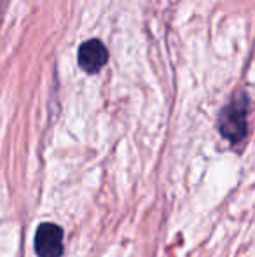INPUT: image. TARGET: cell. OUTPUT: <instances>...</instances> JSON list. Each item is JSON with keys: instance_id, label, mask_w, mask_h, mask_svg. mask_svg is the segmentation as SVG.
<instances>
[{"instance_id": "3957f363", "label": "cell", "mask_w": 255, "mask_h": 257, "mask_svg": "<svg viewBox=\"0 0 255 257\" xmlns=\"http://www.w3.org/2000/svg\"><path fill=\"white\" fill-rule=\"evenodd\" d=\"M107 60H109V51H107L105 44L98 39L84 42L79 49V67L91 75L98 74L105 67Z\"/></svg>"}, {"instance_id": "7a4b0ae2", "label": "cell", "mask_w": 255, "mask_h": 257, "mask_svg": "<svg viewBox=\"0 0 255 257\" xmlns=\"http://www.w3.org/2000/svg\"><path fill=\"white\" fill-rule=\"evenodd\" d=\"M35 252L39 257L63 255V229L55 222H44L35 234Z\"/></svg>"}, {"instance_id": "6da1fadb", "label": "cell", "mask_w": 255, "mask_h": 257, "mask_svg": "<svg viewBox=\"0 0 255 257\" xmlns=\"http://www.w3.org/2000/svg\"><path fill=\"white\" fill-rule=\"evenodd\" d=\"M248 112L250 100L245 91H239L220 112L218 130L222 137L231 144H239L248 133Z\"/></svg>"}]
</instances>
